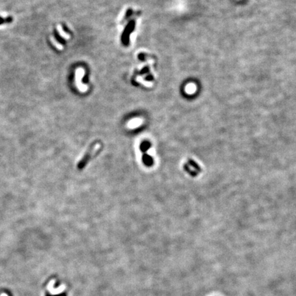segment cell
<instances>
[{
  "label": "cell",
  "instance_id": "obj_5",
  "mask_svg": "<svg viewBox=\"0 0 296 296\" xmlns=\"http://www.w3.org/2000/svg\"><path fill=\"white\" fill-rule=\"evenodd\" d=\"M137 80L138 82H139L140 83H141V84H143L144 86H148V87H150V86H152V83L150 82H147V81H145L143 78H142L141 77H138L137 78Z\"/></svg>",
  "mask_w": 296,
  "mask_h": 296
},
{
  "label": "cell",
  "instance_id": "obj_1",
  "mask_svg": "<svg viewBox=\"0 0 296 296\" xmlns=\"http://www.w3.org/2000/svg\"><path fill=\"white\" fill-rule=\"evenodd\" d=\"M101 149H102V145H101L100 142L95 141L92 143L90 147H89L88 150L86 151L85 154L84 156L81 158L78 163L77 167L79 170H82L85 167L87 164L90 162L91 158H93L97 153L100 152Z\"/></svg>",
  "mask_w": 296,
  "mask_h": 296
},
{
  "label": "cell",
  "instance_id": "obj_4",
  "mask_svg": "<svg viewBox=\"0 0 296 296\" xmlns=\"http://www.w3.org/2000/svg\"><path fill=\"white\" fill-rule=\"evenodd\" d=\"M185 91L186 93L188 95H193L197 91V86L193 83H189L185 86Z\"/></svg>",
  "mask_w": 296,
  "mask_h": 296
},
{
  "label": "cell",
  "instance_id": "obj_6",
  "mask_svg": "<svg viewBox=\"0 0 296 296\" xmlns=\"http://www.w3.org/2000/svg\"><path fill=\"white\" fill-rule=\"evenodd\" d=\"M1 296H8V295H6V294H1Z\"/></svg>",
  "mask_w": 296,
  "mask_h": 296
},
{
  "label": "cell",
  "instance_id": "obj_2",
  "mask_svg": "<svg viewBox=\"0 0 296 296\" xmlns=\"http://www.w3.org/2000/svg\"><path fill=\"white\" fill-rule=\"evenodd\" d=\"M84 71L83 69L80 68L76 71V85L78 88L79 90L82 92H85L86 91H87L88 89V87L86 85H84V84H82V79L84 76Z\"/></svg>",
  "mask_w": 296,
  "mask_h": 296
},
{
  "label": "cell",
  "instance_id": "obj_3",
  "mask_svg": "<svg viewBox=\"0 0 296 296\" xmlns=\"http://www.w3.org/2000/svg\"><path fill=\"white\" fill-rule=\"evenodd\" d=\"M54 283H55V280H52L49 283V284H48V286H47V288H48V289H49V293H51L52 295L58 294V293H60L63 292V291L64 290H65V285H62V286H60V287H58V289H54V288H53V284H54Z\"/></svg>",
  "mask_w": 296,
  "mask_h": 296
}]
</instances>
